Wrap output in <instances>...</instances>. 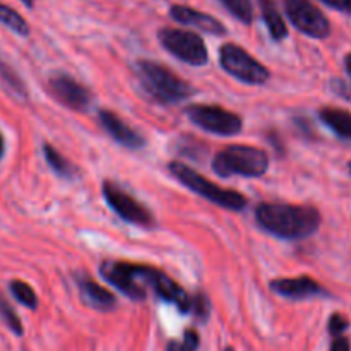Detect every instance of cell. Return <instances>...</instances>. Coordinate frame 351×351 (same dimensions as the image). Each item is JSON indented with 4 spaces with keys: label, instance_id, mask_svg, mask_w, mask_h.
I'll return each instance as SVG.
<instances>
[{
    "label": "cell",
    "instance_id": "obj_4",
    "mask_svg": "<svg viewBox=\"0 0 351 351\" xmlns=\"http://www.w3.org/2000/svg\"><path fill=\"white\" fill-rule=\"evenodd\" d=\"M168 168H170L171 175H173L180 184H184L185 187L191 189L192 192L202 195V197L211 201L213 204L219 206V208L232 209V211H242L247 206V199L243 197L240 192L219 187L218 184L208 180V178L199 175L195 170H192L191 167L180 163V161H171Z\"/></svg>",
    "mask_w": 351,
    "mask_h": 351
},
{
    "label": "cell",
    "instance_id": "obj_18",
    "mask_svg": "<svg viewBox=\"0 0 351 351\" xmlns=\"http://www.w3.org/2000/svg\"><path fill=\"white\" fill-rule=\"evenodd\" d=\"M259 3L261 10H263V19L269 29V34L273 36V40L281 41L288 34V27L281 17L280 10L276 9L273 0H259Z\"/></svg>",
    "mask_w": 351,
    "mask_h": 351
},
{
    "label": "cell",
    "instance_id": "obj_13",
    "mask_svg": "<svg viewBox=\"0 0 351 351\" xmlns=\"http://www.w3.org/2000/svg\"><path fill=\"white\" fill-rule=\"evenodd\" d=\"M151 288L154 290V293L161 298V300L168 302V304H173L175 307H178V311L187 314L192 308V297H189L187 291L180 287L178 283H175L170 276H167L165 273H160L156 269L154 273L153 281H151Z\"/></svg>",
    "mask_w": 351,
    "mask_h": 351
},
{
    "label": "cell",
    "instance_id": "obj_1",
    "mask_svg": "<svg viewBox=\"0 0 351 351\" xmlns=\"http://www.w3.org/2000/svg\"><path fill=\"white\" fill-rule=\"evenodd\" d=\"M256 219L261 228L278 239L298 240L317 232L321 213L312 206L264 202L256 209Z\"/></svg>",
    "mask_w": 351,
    "mask_h": 351
},
{
    "label": "cell",
    "instance_id": "obj_17",
    "mask_svg": "<svg viewBox=\"0 0 351 351\" xmlns=\"http://www.w3.org/2000/svg\"><path fill=\"white\" fill-rule=\"evenodd\" d=\"M319 117L332 132H336L343 139H351V113L348 110L324 106L319 110Z\"/></svg>",
    "mask_w": 351,
    "mask_h": 351
},
{
    "label": "cell",
    "instance_id": "obj_7",
    "mask_svg": "<svg viewBox=\"0 0 351 351\" xmlns=\"http://www.w3.org/2000/svg\"><path fill=\"white\" fill-rule=\"evenodd\" d=\"M158 36L161 45L178 60L195 67H201L208 62V47L197 33L177 29V27H165L158 33Z\"/></svg>",
    "mask_w": 351,
    "mask_h": 351
},
{
    "label": "cell",
    "instance_id": "obj_16",
    "mask_svg": "<svg viewBox=\"0 0 351 351\" xmlns=\"http://www.w3.org/2000/svg\"><path fill=\"white\" fill-rule=\"evenodd\" d=\"M79 290H81L82 298L88 302L91 307L98 308V311H112L117 305V298L112 291L103 288L96 281L89 280V278H81L79 280Z\"/></svg>",
    "mask_w": 351,
    "mask_h": 351
},
{
    "label": "cell",
    "instance_id": "obj_14",
    "mask_svg": "<svg viewBox=\"0 0 351 351\" xmlns=\"http://www.w3.org/2000/svg\"><path fill=\"white\" fill-rule=\"evenodd\" d=\"M99 122L103 123V127L106 129V132L117 141V143L123 144L125 147H130V149H139L146 144L144 137L141 136L137 130H134L132 127L127 125L119 115H115L110 110H101L99 112Z\"/></svg>",
    "mask_w": 351,
    "mask_h": 351
},
{
    "label": "cell",
    "instance_id": "obj_11",
    "mask_svg": "<svg viewBox=\"0 0 351 351\" xmlns=\"http://www.w3.org/2000/svg\"><path fill=\"white\" fill-rule=\"evenodd\" d=\"M50 91L62 105H65L67 108L77 110L82 112L89 106L91 103V95H89L88 89L81 84V82L75 81L74 77L67 74H55L51 75L50 81Z\"/></svg>",
    "mask_w": 351,
    "mask_h": 351
},
{
    "label": "cell",
    "instance_id": "obj_33",
    "mask_svg": "<svg viewBox=\"0 0 351 351\" xmlns=\"http://www.w3.org/2000/svg\"><path fill=\"white\" fill-rule=\"evenodd\" d=\"M350 171H351V163H350Z\"/></svg>",
    "mask_w": 351,
    "mask_h": 351
},
{
    "label": "cell",
    "instance_id": "obj_6",
    "mask_svg": "<svg viewBox=\"0 0 351 351\" xmlns=\"http://www.w3.org/2000/svg\"><path fill=\"white\" fill-rule=\"evenodd\" d=\"M219 62L230 75L245 84L259 86L271 77V72L266 65L261 64L249 51L235 43H225L219 48Z\"/></svg>",
    "mask_w": 351,
    "mask_h": 351
},
{
    "label": "cell",
    "instance_id": "obj_15",
    "mask_svg": "<svg viewBox=\"0 0 351 351\" xmlns=\"http://www.w3.org/2000/svg\"><path fill=\"white\" fill-rule=\"evenodd\" d=\"M171 19H175L180 24H187V26L197 27V29L204 31L209 34H225L226 27L219 23L216 17L209 16V14L199 12V10L192 9L187 5H173L170 9Z\"/></svg>",
    "mask_w": 351,
    "mask_h": 351
},
{
    "label": "cell",
    "instance_id": "obj_25",
    "mask_svg": "<svg viewBox=\"0 0 351 351\" xmlns=\"http://www.w3.org/2000/svg\"><path fill=\"white\" fill-rule=\"evenodd\" d=\"M209 311H211V307H209V300L206 295L199 293L195 295V297H192L191 312L199 319V321H206V319L209 317Z\"/></svg>",
    "mask_w": 351,
    "mask_h": 351
},
{
    "label": "cell",
    "instance_id": "obj_5",
    "mask_svg": "<svg viewBox=\"0 0 351 351\" xmlns=\"http://www.w3.org/2000/svg\"><path fill=\"white\" fill-rule=\"evenodd\" d=\"M99 273L110 285L119 288L129 298L144 300L147 295L146 285L151 287L156 269L123 261H105L99 267Z\"/></svg>",
    "mask_w": 351,
    "mask_h": 351
},
{
    "label": "cell",
    "instance_id": "obj_20",
    "mask_svg": "<svg viewBox=\"0 0 351 351\" xmlns=\"http://www.w3.org/2000/svg\"><path fill=\"white\" fill-rule=\"evenodd\" d=\"M0 23L9 27V29H12L14 33L21 34V36L29 34V24L26 23V19L19 12H16L12 7L5 5L2 2H0Z\"/></svg>",
    "mask_w": 351,
    "mask_h": 351
},
{
    "label": "cell",
    "instance_id": "obj_10",
    "mask_svg": "<svg viewBox=\"0 0 351 351\" xmlns=\"http://www.w3.org/2000/svg\"><path fill=\"white\" fill-rule=\"evenodd\" d=\"M103 195H105L106 202L110 208L123 219V221L134 223L139 226H151L153 225V216L151 213L141 204L139 201L127 194L123 189L119 185L112 184V182H105L103 184Z\"/></svg>",
    "mask_w": 351,
    "mask_h": 351
},
{
    "label": "cell",
    "instance_id": "obj_9",
    "mask_svg": "<svg viewBox=\"0 0 351 351\" xmlns=\"http://www.w3.org/2000/svg\"><path fill=\"white\" fill-rule=\"evenodd\" d=\"M285 10L291 24L307 36L324 40L331 33L328 17L308 0H285Z\"/></svg>",
    "mask_w": 351,
    "mask_h": 351
},
{
    "label": "cell",
    "instance_id": "obj_19",
    "mask_svg": "<svg viewBox=\"0 0 351 351\" xmlns=\"http://www.w3.org/2000/svg\"><path fill=\"white\" fill-rule=\"evenodd\" d=\"M43 153H45V158H47V163L50 165V168L55 171V173H58L60 177H74L75 167L67 160V158L62 156L53 146L45 144Z\"/></svg>",
    "mask_w": 351,
    "mask_h": 351
},
{
    "label": "cell",
    "instance_id": "obj_21",
    "mask_svg": "<svg viewBox=\"0 0 351 351\" xmlns=\"http://www.w3.org/2000/svg\"><path fill=\"white\" fill-rule=\"evenodd\" d=\"M9 288H10V293L14 295V298H16L19 304H23L24 307L31 308V311H34V308L38 307L36 293H34V290L29 287V285L24 283V281L14 280L10 281Z\"/></svg>",
    "mask_w": 351,
    "mask_h": 351
},
{
    "label": "cell",
    "instance_id": "obj_28",
    "mask_svg": "<svg viewBox=\"0 0 351 351\" xmlns=\"http://www.w3.org/2000/svg\"><path fill=\"white\" fill-rule=\"evenodd\" d=\"M324 3H328V5L335 7V9H339V10H345L346 9V0H322Z\"/></svg>",
    "mask_w": 351,
    "mask_h": 351
},
{
    "label": "cell",
    "instance_id": "obj_24",
    "mask_svg": "<svg viewBox=\"0 0 351 351\" xmlns=\"http://www.w3.org/2000/svg\"><path fill=\"white\" fill-rule=\"evenodd\" d=\"M199 343H201V338L197 332L194 329H187L184 332V338L168 343L167 351H197Z\"/></svg>",
    "mask_w": 351,
    "mask_h": 351
},
{
    "label": "cell",
    "instance_id": "obj_29",
    "mask_svg": "<svg viewBox=\"0 0 351 351\" xmlns=\"http://www.w3.org/2000/svg\"><path fill=\"white\" fill-rule=\"evenodd\" d=\"M345 65H346V71H348V74L351 75V53L346 55L345 58Z\"/></svg>",
    "mask_w": 351,
    "mask_h": 351
},
{
    "label": "cell",
    "instance_id": "obj_30",
    "mask_svg": "<svg viewBox=\"0 0 351 351\" xmlns=\"http://www.w3.org/2000/svg\"><path fill=\"white\" fill-rule=\"evenodd\" d=\"M26 7H33L34 5V0H21Z\"/></svg>",
    "mask_w": 351,
    "mask_h": 351
},
{
    "label": "cell",
    "instance_id": "obj_26",
    "mask_svg": "<svg viewBox=\"0 0 351 351\" xmlns=\"http://www.w3.org/2000/svg\"><path fill=\"white\" fill-rule=\"evenodd\" d=\"M348 326V321L341 314H332L331 319H329V332L332 336H341V332H345Z\"/></svg>",
    "mask_w": 351,
    "mask_h": 351
},
{
    "label": "cell",
    "instance_id": "obj_3",
    "mask_svg": "<svg viewBox=\"0 0 351 351\" xmlns=\"http://www.w3.org/2000/svg\"><path fill=\"white\" fill-rule=\"evenodd\" d=\"M269 168V156L264 149L254 146L233 144L216 154L213 170L219 177L240 175V177H263Z\"/></svg>",
    "mask_w": 351,
    "mask_h": 351
},
{
    "label": "cell",
    "instance_id": "obj_32",
    "mask_svg": "<svg viewBox=\"0 0 351 351\" xmlns=\"http://www.w3.org/2000/svg\"><path fill=\"white\" fill-rule=\"evenodd\" d=\"M346 12H350L351 14V0H346Z\"/></svg>",
    "mask_w": 351,
    "mask_h": 351
},
{
    "label": "cell",
    "instance_id": "obj_2",
    "mask_svg": "<svg viewBox=\"0 0 351 351\" xmlns=\"http://www.w3.org/2000/svg\"><path fill=\"white\" fill-rule=\"evenodd\" d=\"M137 75L151 98L165 105L184 101L192 95V86L187 84L171 69L151 60H139L136 64Z\"/></svg>",
    "mask_w": 351,
    "mask_h": 351
},
{
    "label": "cell",
    "instance_id": "obj_8",
    "mask_svg": "<svg viewBox=\"0 0 351 351\" xmlns=\"http://www.w3.org/2000/svg\"><path fill=\"white\" fill-rule=\"evenodd\" d=\"M187 117L202 130L218 136H235L243 127L240 115L218 105H192L187 108Z\"/></svg>",
    "mask_w": 351,
    "mask_h": 351
},
{
    "label": "cell",
    "instance_id": "obj_27",
    "mask_svg": "<svg viewBox=\"0 0 351 351\" xmlns=\"http://www.w3.org/2000/svg\"><path fill=\"white\" fill-rule=\"evenodd\" d=\"M329 351H350V341L345 336H336L335 341L331 343V350Z\"/></svg>",
    "mask_w": 351,
    "mask_h": 351
},
{
    "label": "cell",
    "instance_id": "obj_31",
    "mask_svg": "<svg viewBox=\"0 0 351 351\" xmlns=\"http://www.w3.org/2000/svg\"><path fill=\"white\" fill-rule=\"evenodd\" d=\"M3 156V139H2V134H0V158Z\"/></svg>",
    "mask_w": 351,
    "mask_h": 351
},
{
    "label": "cell",
    "instance_id": "obj_22",
    "mask_svg": "<svg viewBox=\"0 0 351 351\" xmlns=\"http://www.w3.org/2000/svg\"><path fill=\"white\" fill-rule=\"evenodd\" d=\"M242 23L250 24L254 21V7L250 0H219Z\"/></svg>",
    "mask_w": 351,
    "mask_h": 351
},
{
    "label": "cell",
    "instance_id": "obj_23",
    "mask_svg": "<svg viewBox=\"0 0 351 351\" xmlns=\"http://www.w3.org/2000/svg\"><path fill=\"white\" fill-rule=\"evenodd\" d=\"M0 317L5 322L7 328L14 332V335L21 336L23 335V324H21V319L17 317V314L14 312L12 305L5 300L2 293H0Z\"/></svg>",
    "mask_w": 351,
    "mask_h": 351
},
{
    "label": "cell",
    "instance_id": "obj_12",
    "mask_svg": "<svg viewBox=\"0 0 351 351\" xmlns=\"http://www.w3.org/2000/svg\"><path fill=\"white\" fill-rule=\"evenodd\" d=\"M271 290L281 297L291 298V300H304V298L324 295L321 285L308 276L300 278H281V280L271 281Z\"/></svg>",
    "mask_w": 351,
    "mask_h": 351
}]
</instances>
